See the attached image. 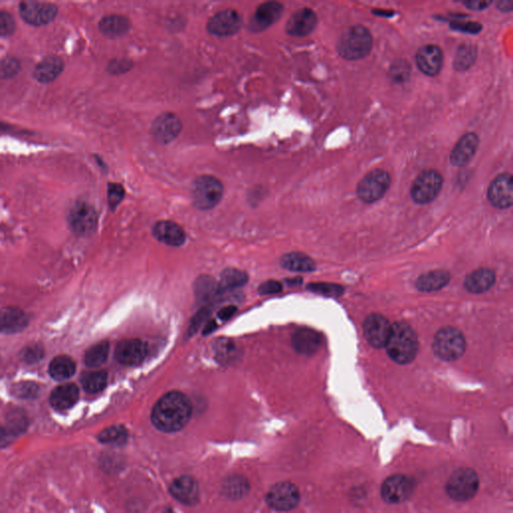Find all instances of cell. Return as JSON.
I'll return each mask as SVG.
<instances>
[{
    "label": "cell",
    "instance_id": "5",
    "mask_svg": "<svg viewBox=\"0 0 513 513\" xmlns=\"http://www.w3.org/2000/svg\"><path fill=\"white\" fill-rule=\"evenodd\" d=\"M480 485L478 473L473 469L462 468L451 474L445 490L452 500L465 502L473 500Z\"/></svg>",
    "mask_w": 513,
    "mask_h": 513
},
{
    "label": "cell",
    "instance_id": "28",
    "mask_svg": "<svg viewBox=\"0 0 513 513\" xmlns=\"http://www.w3.org/2000/svg\"><path fill=\"white\" fill-rule=\"evenodd\" d=\"M451 281V275L444 270H435L428 273L421 275L417 279V288L418 290L430 293V292H436L443 289L445 286Z\"/></svg>",
    "mask_w": 513,
    "mask_h": 513
},
{
    "label": "cell",
    "instance_id": "52",
    "mask_svg": "<svg viewBox=\"0 0 513 513\" xmlns=\"http://www.w3.org/2000/svg\"><path fill=\"white\" fill-rule=\"evenodd\" d=\"M209 315L208 310H202L200 312L194 316L193 321H192L191 326H189V333L194 334L197 330L200 328V326L203 324L204 321L206 320V316Z\"/></svg>",
    "mask_w": 513,
    "mask_h": 513
},
{
    "label": "cell",
    "instance_id": "56",
    "mask_svg": "<svg viewBox=\"0 0 513 513\" xmlns=\"http://www.w3.org/2000/svg\"><path fill=\"white\" fill-rule=\"evenodd\" d=\"M496 6H497V9H500V11L503 12H509L512 11L513 4L512 1L505 0V1H498L497 4H496Z\"/></svg>",
    "mask_w": 513,
    "mask_h": 513
},
{
    "label": "cell",
    "instance_id": "50",
    "mask_svg": "<svg viewBox=\"0 0 513 513\" xmlns=\"http://www.w3.org/2000/svg\"><path fill=\"white\" fill-rule=\"evenodd\" d=\"M452 28L456 29V31H465L469 33H478L482 29V26L479 23H452Z\"/></svg>",
    "mask_w": 513,
    "mask_h": 513
},
{
    "label": "cell",
    "instance_id": "24",
    "mask_svg": "<svg viewBox=\"0 0 513 513\" xmlns=\"http://www.w3.org/2000/svg\"><path fill=\"white\" fill-rule=\"evenodd\" d=\"M28 325V317L18 308L0 309V333L14 334L21 332Z\"/></svg>",
    "mask_w": 513,
    "mask_h": 513
},
{
    "label": "cell",
    "instance_id": "51",
    "mask_svg": "<svg viewBox=\"0 0 513 513\" xmlns=\"http://www.w3.org/2000/svg\"><path fill=\"white\" fill-rule=\"evenodd\" d=\"M109 67L111 74H123L131 69V65L126 60H116L114 62L109 63Z\"/></svg>",
    "mask_w": 513,
    "mask_h": 513
},
{
    "label": "cell",
    "instance_id": "57",
    "mask_svg": "<svg viewBox=\"0 0 513 513\" xmlns=\"http://www.w3.org/2000/svg\"><path fill=\"white\" fill-rule=\"evenodd\" d=\"M217 327L215 321L211 320L210 322L206 323L205 330H204V334H210Z\"/></svg>",
    "mask_w": 513,
    "mask_h": 513
},
{
    "label": "cell",
    "instance_id": "23",
    "mask_svg": "<svg viewBox=\"0 0 513 513\" xmlns=\"http://www.w3.org/2000/svg\"><path fill=\"white\" fill-rule=\"evenodd\" d=\"M153 233L160 242L165 245L180 247L186 242L184 228L171 221H160L154 226Z\"/></svg>",
    "mask_w": 513,
    "mask_h": 513
},
{
    "label": "cell",
    "instance_id": "38",
    "mask_svg": "<svg viewBox=\"0 0 513 513\" xmlns=\"http://www.w3.org/2000/svg\"><path fill=\"white\" fill-rule=\"evenodd\" d=\"M109 352V342L103 341L97 343L91 347L86 353L84 357V362L86 365L91 367V368H96L103 365L104 362L108 360Z\"/></svg>",
    "mask_w": 513,
    "mask_h": 513
},
{
    "label": "cell",
    "instance_id": "39",
    "mask_svg": "<svg viewBox=\"0 0 513 513\" xmlns=\"http://www.w3.org/2000/svg\"><path fill=\"white\" fill-rule=\"evenodd\" d=\"M128 438V431L123 425H114L104 429L99 435V440L101 443L121 445L125 443Z\"/></svg>",
    "mask_w": 513,
    "mask_h": 513
},
{
    "label": "cell",
    "instance_id": "3",
    "mask_svg": "<svg viewBox=\"0 0 513 513\" xmlns=\"http://www.w3.org/2000/svg\"><path fill=\"white\" fill-rule=\"evenodd\" d=\"M373 36L366 26L357 24L343 33L337 43V52L347 60H359L370 55Z\"/></svg>",
    "mask_w": 513,
    "mask_h": 513
},
{
    "label": "cell",
    "instance_id": "29",
    "mask_svg": "<svg viewBox=\"0 0 513 513\" xmlns=\"http://www.w3.org/2000/svg\"><path fill=\"white\" fill-rule=\"evenodd\" d=\"M63 62L62 58L57 57H48L43 58L35 70V77L43 84H48L62 74L63 70Z\"/></svg>",
    "mask_w": 513,
    "mask_h": 513
},
{
    "label": "cell",
    "instance_id": "34",
    "mask_svg": "<svg viewBox=\"0 0 513 513\" xmlns=\"http://www.w3.org/2000/svg\"><path fill=\"white\" fill-rule=\"evenodd\" d=\"M82 384L87 392H101L108 384V373L104 370L87 372L82 377Z\"/></svg>",
    "mask_w": 513,
    "mask_h": 513
},
{
    "label": "cell",
    "instance_id": "30",
    "mask_svg": "<svg viewBox=\"0 0 513 513\" xmlns=\"http://www.w3.org/2000/svg\"><path fill=\"white\" fill-rule=\"evenodd\" d=\"M99 29L104 36L116 38L125 35L131 29V23L126 16H109L99 21Z\"/></svg>",
    "mask_w": 513,
    "mask_h": 513
},
{
    "label": "cell",
    "instance_id": "58",
    "mask_svg": "<svg viewBox=\"0 0 513 513\" xmlns=\"http://www.w3.org/2000/svg\"><path fill=\"white\" fill-rule=\"evenodd\" d=\"M165 513H174L172 509L167 510Z\"/></svg>",
    "mask_w": 513,
    "mask_h": 513
},
{
    "label": "cell",
    "instance_id": "43",
    "mask_svg": "<svg viewBox=\"0 0 513 513\" xmlns=\"http://www.w3.org/2000/svg\"><path fill=\"white\" fill-rule=\"evenodd\" d=\"M21 65L16 58L6 57L0 60V79H9L18 75Z\"/></svg>",
    "mask_w": 513,
    "mask_h": 513
},
{
    "label": "cell",
    "instance_id": "31",
    "mask_svg": "<svg viewBox=\"0 0 513 513\" xmlns=\"http://www.w3.org/2000/svg\"><path fill=\"white\" fill-rule=\"evenodd\" d=\"M281 266L284 269L299 273H309L316 269L313 259L302 253H289L281 259Z\"/></svg>",
    "mask_w": 513,
    "mask_h": 513
},
{
    "label": "cell",
    "instance_id": "48",
    "mask_svg": "<svg viewBox=\"0 0 513 513\" xmlns=\"http://www.w3.org/2000/svg\"><path fill=\"white\" fill-rule=\"evenodd\" d=\"M236 352L234 344L230 341H220L217 347L218 357L221 360H228L233 358Z\"/></svg>",
    "mask_w": 513,
    "mask_h": 513
},
{
    "label": "cell",
    "instance_id": "19",
    "mask_svg": "<svg viewBox=\"0 0 513 513\" xmlns=\"http://www.w3.org/2000/svg\"><path fill=\"white\" fill-rule=\"evenodd\" d=\"M284 6L280 2H265L258 7L250 21V31L253 33H262L265 29L273 26L281 18Z\"/></svg>",
    "mask_w": 513,
    "mask_h": 513
},
{
    "label": "cell",
    "instance_id": "35",
    "mask_svg": "<svg viewBox=\"0 0 513 513\" xmlns=\"http://www.w3.org/2000/svg\"><path fill=\"white\" fill-rule=\"evenodd\" d=\"M248 282V275L245 272L237 269H227L221 275L220 286L221 291L233 290L244 286Z\"/></svg>",
    "mask_w": 513,
    "mask_h": 513
},
{
    "label": "cell",
    "instance_id": "36",
    "mask_svg": "<svg viewBox=\"0 0 513 513\" xmlns=\"http://www.w3.org/2000/svg\"><path fill=\"white\" fill-rule=\"evenodd\" d=\"M478 50L475 46L471 45H462L459 46L454 58V69L458 72H465L473 67L475 62Z\"/></svg>",
    "mask_w": 513,
    "mask_h": 513
},
{
    "label": "cell",
    "instance_id": "22",
    "mask_svg": "<svg viewBox=\"0 0 513 513\" xmlns=\"http://www.w3.org/2000/svg\"><path fill=\"white\" fill-rule=\"evenodd\" d=\"M145 356H147V346L140 340H125L116 347V359L123 365H140L145 359Z\"/></svg>",
    "mask_w": 513,
    "mask_h": 513
},
{
    "label": "cell",
    "instance_id": "13",
    "mask_svg": "<svg viewBox=\"0 0 513 513\" xmlns=\"http://www.w3.org/2000/svg\"><path fill=\"white\" fill-rule=\"evenodd\" d=\"M488 202L500 210H507L513 203L512 176L508 172L498 175L487 189Z\"/></svg>",
    "mask_w": 513,
    "mask_h": 513
},
{
    "label": "cell",
    "instance_id": "4",
    "mask_svg": "<svg viewBox=\"0 0 513 513\" xmlns=\"http://www.w3.org/2000/svg\"><path fill=\"white\" fill-rule=\"evenodd\" d=\"M432 349L439 359L446 362L456 361L465 352V337L456 328H442L435 334Z\"/></svg>",
    "mask_w": 513,
    "mask_h": 513
},
{
    "label": "cell",
    "instance_id": "15",
    "mask_svg": "<svg viewBox=\"0 0 513 513\" xmlns=\"http://www.w3.org/2000/svg\"><path fill=\"white\" fill-rule=\"evenodd\" d=\"M391 327L387 318L380 314H371L364 321V336L374 348H383L390 336Z\"/></svg>",
    "mask_w": 513,
    "mask_h": 513
},
{
    "label": "cell",
    "instance_id": "49",
    "mask_svg": "<svg viewBox=\"0 0 513 513\" xmlns=\"http://www.w3.org/2000/svg\"><path fill=\"white\" fill-rule=\"evenodd\" d=\"M282 290H283L282 284L278 281H275V280H270V281L265 282L259 288L260 294H262V295L278 294Z\"/></svg>",
    "mask_w": 513,
    "mask_h": 513
},
{
    "label": "cell",
    "instance_id": "11",
    "mask_svg": "<svg viewBox=\"0 0 513 513\" xmlns=\"http://www.w3.org/2000/svg\"><path fill=\"white\" fill-rule=\"evenodd\" d=\"M243 26L242 16L234 9H224L209 19L206 29L211 35L226 38L239 33Z\"/></svg>",
    "mask_w": 513,
    "mask_h": 513
},
{
    "label": "cell",
    "instance_id": "45",
    "mask_svg": "<svg viewBox=\"0 0 513 513\" xmlns=\"http://www.w3.org/2000/svg\"><path fill=\"white\" fill-rule=\"evenodd\" d=\"M16 31V21L9 12L0 11V36H9Z\"/></svg>",
    "mask_w": 513,
    "mask_h": 513
},
{
    "label": "cell",
    "instance_id": "42",
    "mask_svg": "<svg viewBox=\"0 0 513 513\" xmlns=\"http://www.w3.org/2000/svg\"><path fill=\"white\" fill-rule=\"evenodd\" d=\"M45 356V349L38 343L28 345L21 352V358L28 364H35Z\"/></svg>",
    "mask_w": 513,
    "mask_h": 513
},
{
    "label": "cell",
    "instance_id": "27",
    "mask_svg": "<svg viewBox=\"0 0 513 513\" xmlns=\"http://www.w3.org/2000/svg\"><path fill=\"white\" fill-rule=\"evenodd\" d=\"M79 390L75 384L67 383L58 386L50 395V404L57 410H67L79 401Z\"/></svg>",
    "mask_w": 513,
    "mask_h": 513
},
{
    "label": "cell",
    "instance_id": "1",
    "mask_svg": "<svg viewBox=\"0 0 513 513\" xmlns=\"http://www.w3.org/2000/svg\"><path fill=\"white\" fill-rule=\"evenodd\" d=\"M193 413L191 401L184 394L172 391L162 396L152 411V421L162 432L183 429Z\"/></svg>",
    "mask_w": 513,
    "mask_h": 513
},
{
    "label": "cell",
    "instance_id": "32",
    "mask_svg": "<svg viewBox=\"0 0 513 513\" xmlns=\"http://www.w3.org/2000/svg\"><path fill=\"white\" fill-rule=\"evenodd\" d=\"M249 490V482L241 475L228 476L222 485L223 495L228 500H240L247 495Z\"/></svg>",
    "mask_w": 513,
    "mask_h": 513
},
{
    "label": "cell",
    "instance_id": "54",
    "mask_svg": "<svg viewBox=\"0 0 513 513\" xmlns=\"http://www.w3.org/2000/svg\"><path fill=\"white\" fill-rule=\"evenodd\" d=\"M236 311H237V308L235 306H227V307H224L219 311L218 317L223 321L230 319L231 317L234 316Z\"/></svg>",
    "mask_w": 513,
    "mask_h": 513
},
{
    "label": "cell",
    "instance_id": "16",
    "mask_svg": "<svg viewBox=\"0 0 513 513\" xmlns=\"http://www.w3.org/2000/svg\"><path fill=\"white\" fill-rule=\"evenodd\" d=\"M182 131V121L177 114L165 113L155 118L152 126V135L158 143L167 145L176 140Z\"/></svg>",
    "mask_w": 513,
    "mask_h": 513
},
{
    "label": "cell",
    "instance_id": "37",
    "mask_svg": "<svg viewBox=\"0 0 513 513\" xmlns=\"http://www.w3.org/2000/svg\"><path fill=\"white\" fill-rule=\"evenodd\" d=\"M194 292H196V296L198 297L199 300L209 301L219 295L221 293V289L215 280L210 277H201L196 282Z\"/></svg>",
    "mask_w": 513,
    "mask_h": 513
},
{
    "label": "cell",
    "instance_id": "6",
    "mask_svg": "<svg viewBox=\"0 0 513 513\" xmlns=\"http://www.w3.org/2000/svg\"><path fill=\"white\" fill-rule=\"evenodd\" d=\"M222 182L214 176H200L192 184V200L194 206L202 211L211 210L223 199Z\"/></svg>",
    "mask_w": 513,
    "mask_h": 513
},
{
    "label": "cell",
    "instance_id": "20",
    "mask_svg": "<svg viewBox=\"0 0 513 513\" xmlns=\"http://www.w3.org/2000/svg\"><path fill=\"white\" fill-rule=\"evenodd\" d=\"M480 143L478 133H468L462 136L456 143V147L452 150L451 162L456 167H462L468 165L473 159L478 152Z\"/></svg>",
    "mask_w": 513,
    "mask_h": 513
},
{
    "label": "cell",
    "instance_id": "7",
    "mask_svg": "<svg viewBox=\"0 0 513 513\" xmlns=\"http://www.w3.org/2000/svg\"><path fill=\"white\" fill-rule=\"evenodd\" d=\"M443 187V177L436 170H425L418 175L411 186L410 196L418 205L432 203Z\"/></svg>",
    "mask_w": 513,
    "mask_h": 513
},
{
    "label": "cell",
    "instance_id": "21",
    "mask_svg": "<svg viewBox=\"0 0 513 513\" xmlns=\"http://www.w3.org/2000/svg\"><path fill=\"white\" fill-rule=\"evenodd\" d=\"M170 492L177 502L189 507L198 503L200 498L198 482L191 476L184 475L175 479L170 486Z\"/></svg>",
    "mask_w": 513,
    "mask_h": 513
},
{
    "label": "cell",
    "instance_id": "9",
    "mask_svg": "<svg viewBox=\"0 0 513 513\" xmlns=\"http://www.w3.org/2000/svg\"><path fill=\"white\" fill-rule=\"evenodd\" d=\"M417 480L404 474H394L383 481L381 497L388 504H400L414 495Z\"/></svg>",
    "mask_w": 513,
    "mask_h": 513
},
{
    "label": "cell",
    "instance_id": "46",
    "mask_svg": "<svg viewBox=\"0 0 513 513\" xmlns=\"http://www.w3.org/2000/svg\"><path fill=\"white\" fill-rule=\"evenodd\" d=\"M308 289L316 293L327 296H339L343 292L342 287L333 285V284H310Z\"/></svg>",
    "mask_w": 513,
    "mask_h": 513
},
{
    "label": "cell",
    "instance_id": "53",
    "mask_svg": "<svg viewBox=\"0 0 513 513\" xmlns=\"http://www.w3.org/2000/svg\"><path fill=\"white\" fill-rule=\"evenodd\" d=\"M464 6L471 11H480L485 9L491 4V1H479V0H470V1H464Z\"/></svg>",
    "mask_w": 513,
    "mask_h": 513
},
{
    "label": "cell",
    "instance_id": "41",
    "mask_svg": "<svg viewBox=\"0 0 513 513\" xmlns=\"http://www.w3.org/2000/svg\"><path fill=\"white\" fill-rule=\"evenodd\" d=\"M389 75H390L392 82H397V84L407 82L411 75L410 63L404 60H398L391 65Z\"/></svg>",
    "mask_w": 513,
    "mask_h": 513
},
{
    "label": "cell",
    "instance_id": "18",
    "mask_svg": "<svg viewBox=\"0 0 513 513\" xmlns=\"http://www.w3.org/2000/svg\"><path fill=\"white\" fill-rule=\"evenodd\" d=\"M318 24L316 12L308 7L299 9L292 14L286 24V33L294 38H304L313 33Z\"/></svg>",
    "mask_w": 513,
    "mask_h": 513
},
{
    "label": "cell",
    "instance_id": "26",
    "mask_svg": "<svg viewBox=\"0 0 513 513\" xmlns=\"http://www.w3.org/2000/svg\"><path fill=\"white\" fill-rule=\"evenodd\" d=\"M496 276L490 269H478L471 272L464 280V288L473 294H482L495 285Z\"/></svg>",
    "mask_w": 513,
    "mask_h": 513
},
{
    "label": "cell",
    "instance_id": "47",
    "mask_svg": "<svg viewBox=\"0 0 513 513\" xmlns=\"http://www.w3.org/2000/svg\"><path fill=\"white\" fill-rule=\"evenodd\" d=\"M38 387L35 383L23 382L18 384L14 388L16 395L21 398H33L38 394Z\"/></svg>",
    "mask_w": 513,
    "mask_h": 513
},
{
    "label": "cell",
    "instance_id": "40",
    "mask_svg": "<svg viewBox=\"0 0 513 513\" xmlns=\"http://www.w3.org/2000/svg\"><path fill=\"white\" fill-rule=\"evenodd\" d=\"M7 431L11 434H18L26 430L28 425V419L26 414L21 410L16 409L9 412L7 417Z\"/></svg>",
    "mask_w": 513,
    "mask_h": 513
},
{
    "label": "cell",
    "instance_id": "17",
    "mask_svg": "<svg viewBox=\"0 0 513 513\" xmlns=\"http://www.w3.org/2000/svg\"><path fill=\"white\" fill-rule=\"evenodd\" d=\"M443 52L438 45H425L417 53V65L420 72L428 77H436L443 67Z\"/></svg>",
    "mask_w": 513,
    "mask_h": 513
},
{
    "label": "cell",
    "instance_id": "2",
    "mask_svg": "<svg viewBox=\"0 0 513 513\" xmlns=\"http://www.w3.org/2000/svg\"><path fill=\"white\" fill-rule=\"evenodd\" d=\"M385 348L389 357L396 363L400 365L411 363L419 348L417 333L407 323H394Z\"/></svg>",
    "mask_w": 513,
    "mask_h": 513
},
{
    "label": "cell",
    "instance_id": "33",
    "mask_svg": "<svg viewBox=\"0 0 513 513\" xmlns=\"http://www.w3.org/2000/svg\"><path fill=\"white\" fill-rule=\"evenodd\" d=\"M75 373L74 360L67 356H58L50 362V374L57 381L67 380Z\"/></svg>",
    "mask_w": 513,
    "mask_h": 513
},
{
    "label": "cell",
    "instance_id": "8",
    "mask_svg": "<svg viewBox=\"0 0 513 513\" xmlns=\"http://www.w3.org/2000/svg\"><path fill=\"white\" fill-rule=\"evenodd\" d=\"M391 186V176L387 171L376 169L369 172L357 186V196L365 204L381 200Z\"/></svg>",
    "mask_w": 513,
    "mask_h": 513
},
{
    "label": "cell",
    "instance_id": "14",
    "mask_svg": "<svg viewBox=\"0 0 513 513\" xmlns=\"http://www.w3.org/2000/svg\"><path fill=\"white\" fill-rule=\"evenodd\" d=\"M69 223L75 234L91 235L96 231L97 226L96 211L89 204H77L70 211Z\"/></svg>",
    "mask_w": 513,
    "mask_h": 513
},
{
    "label": "cell",
    "instance_id": "55",
    "mask_svg": "<svg viewBox=\"0 0 513 513\" xmlns=\"http://www.w3.org/2000/svg\"><path fill=\"white\" fill-rule=\"evenodd\" d=\"M11 435L6 429L0 426V448L9 444V436H11Z\"/></svg>",
    "mask_w": 513,
    "mask_h": 513
},
{
    "label": "cell",
    "instance_id": "44",
    "mask_svg": "<svg viewBox=\"0 0 513 513\" xmlns=\"http://www.w3.org/2000/svg\"><path fill=\"white\" fill-rule=\"evenodd\" d=\"M125 189L120 184H109L108 187V199L109 206L113 210L120 205L125 198Z\"/></svg>",
    "mask_w": 513,
    "mask_h": 513
},
{
    "label": "cell",
    "instance_id": "10",
    "mask_svg": "<svg viewBox=\"0 0 513 513\" xmlns=\"http://www.w3.org/2000/svg\"><path fill=\"white\" fill-rule=\"evenodd\" d=\"M300 491L289 481L277 483L267 495L266 502L272 509L277 512H290L300 502Z\"/></svg>",
    "mask_w": 513,
    "mask_h": 513
},
{
    "label": "cell",
    "instance_id": "25",
    "mask_svg": "<svg viewBox=\"0 0 513 513\" xmlns=\"http://www.w3.org/2000/svg\"><path fill=\"white\" fill-rule=\"evenodd\" d=\"M292 343L298 353L311 356L319 350L322 338L316 331L302 328L294 334Z\"/></svg>",
    "mask_w": 513,
    "mask_h": 513
},
{
    "label": "cell",
    "instance_id": "12",
    "mask_svg": "<svg viewBox=\"0 0 513 513\" xmlns=\"http://www.w3.org/2000/svg\"><path fill=\"white\" fill-rule=\"evenodd\" d=\"M19 13L31 26H45L57 18V7L50 2L24 1L19 6Z\"/></svg>",
    "mask_w": 513,
    "mask_h": 513
}]
</instances>
